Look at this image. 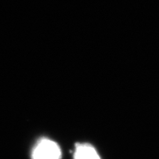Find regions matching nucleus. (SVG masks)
Listing matches in <instances>:
<instances>
[{
  "instance_id": "nucleus-1",
  "label": "nucleus",
  "mask_w": 159,
  "mask_h": 159,
  "mask_svg": "<svg viewBox=\"0 0 159 159\" xmlns=\"http://www.w3.org/2000/svg\"><path fill=\"white\" fill-rule=\"evenodd\" d=\"M61 151L57 143L47 139L40 140L32 152L33 159H61Z\"/></svg>"
},
{
  "instance_id": "nucleus-2",
  "label": "nucleus",
  "mask_w": 159,
  "mask_h": 159,
  "mask_svg": "<svg viewBox=\"0 0 159 159\" xmlns=\"http://www.w3.org/2000/svg\"><path fill=\"white\" fill-rule=\"evenodd\" d=\"M75 159H100L95 149L89 144H77L75 152Z\"/></svg>"
}]
</instances>
